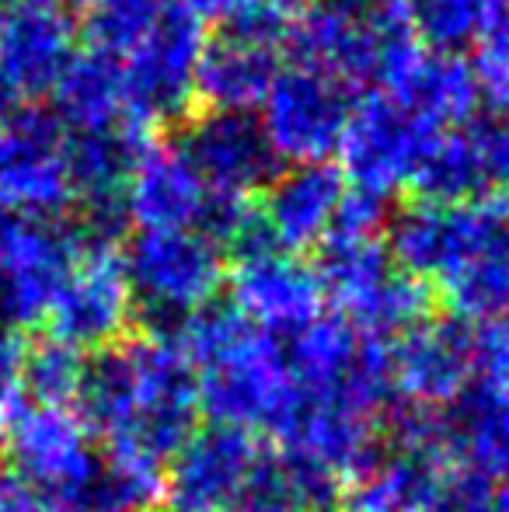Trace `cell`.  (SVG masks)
Listing matches in <instances>:
<instances>
[{
    "label": "cell",
    "instance_id": "14",
    "mask_svg": "<svg viewBox=\"0 0 509 512\" xmlns=\"http://www.w3.org/2000/svg\"><path fill=\"white\" fill-rule=\"evenodd\" d=\"M77 53V25L56 7L0 14V119L39 105Z\"/></svg>",
    "mask_w": 509,
    "mask_h": 512
},
{
    "label": "cell",
    "instance_id": "22",
    "mask_svg": "<svg viewBox=\"0 0 509 512\" xmlns=\"http://www.w3.org/2000/svg\"><path fill=\"white\" fill-rule=\"evenodd\" d=\"M279 77L276 46L224 32L206 42L196 74V98L206 102V112L255 115L265 102L272 81Z\"/></svg>",
    "mask_w": 509,
    "mask_h": 512
},
{
    "label": "cell",
    "instance_id": "15",
    "mask_svg": "<svg viewBox=\"0 0 509 512\" xmlns=\"http://www.w3.org/2000/svg\"><path fill=\"white\" fill-rule=\"evenodd\" d=\"M262 460L258 443L241 429L196 432L164 474V506L168 512H238Z\"/></svg>",
    "mask_w": 509,
    "mask_h": 512
},
{
    "label": "cell",
    "instance_id": "20",
    "mask_svg": "<svg viewBox=\"0 0 509 512\" xmlns=\"http://www.w3.org/2000/svg\"><path fill=\"white\" fill-rule=\"evenodd\" d=\"M346 199V182L332 164H290L276 171L265 185V199L258 206L265 241L286 255H300L318 248L335 227V216Z\"/></svg>",
    "mask_w": 509,
    "mask_h": 512
},
{
    "label": "cell",
    "instance_id": "13",
    "mask_svg": "<svg viewBox=\"0 0 509 512\" xmlns=\"http://www.w3.org/2000/svg\"><path fill=\"white\" fill-rule=\"evenodd\" d=\"M84 248L88 237L81 227L25 216L0 255V324L21 331L46 321L63 279Z\"/></svg>",
    "mask_w": 509,
    "mask_h": 512
},
{
    "label": "cell",
    "instance_id": "9",
    "mask_svg": "<svg viewBox=\"0 0 509 512\" xmlns=\"http://www.w3.org/2000/svg\"><path fill=\"white\" fill-rule=\"evenodd\" d=\"M353 112V91L311 67L279 70L265 102L258 105V129L279 164H325L339 150L342 129Z\"/></svg>",
    "mask_w": 509,
    "mask_h": 512
},
{
    "label": "cell",
    "instance_id": "3",
    "mask_svg": "<svg viewBox=\"0 0 509 512\" xmlns=\"http://www.w3.org/2000/svg\"><path fill=\"white\" fill-rule=\"evenodd\" d=\"M408 39L415 35L405 18L377 0H304L286 32L297 67L321 70L349 91L381 81L394 49Z\"/></svg>",
    "mask_w": 509,
    "mask_h": 512
},
{
    "label": "cell",
    "instance_id": "7",
    "mask_svg": "<svg viewBox=\"0 0 509 512\" xmlns=\"http://www.w3.org/2000/svg\"><path fill=\"white\" fill-rule=\"evenodd\" d=\"M133 307L154 321H185L224 283V248L203 230H136L123 255Z\"/></svg>",
    "mask_w": 509,
    "mask_h": 512
},
{
    "label": "cell",
    "instance_id": "19",
    "mask_svg": "<svg viewBox=\"0 0 509 512\" xmlns=\"http://www.w3.org/2000/svg\"><path fill=\"white\" fill-rule=\"evenodd\" d=\"M178 143L213 196L252 199L279 171V161L265 143L255 115L203 112Z\"/></svg>",
    "mask_w": 509,
    "mask_h": 512
},
{
    "label": "cell",
    "instance_id": "28",
    "mask_svg": "<svg viewBox=\"0 0 509 512\" xmlns=\"http://www.w3.org/2000/svg\"><path fill=\"white\" fill-rule=\"evenodd\" d=\"M429 304H433V300H429V286L394 265V272H387L374 290L363 293L356 304H349L342 310V321L360 338L394 342V338L405 335L408 328L426 321Z\"/></svg>",
    "mask_w": 509,
    "mask_h": 512
},
{
    "label": "cell",
    "instance_id": "39",
    "mask_svg": "<svg viewBox=\"0 0 509 512\" xmlns=\"http://www.w3.org/2000/svg\"><path fill=\"white\" fill-rule=\"evenodd\" d=\"M429 512H457V509H454V506H447V502H443L440 495H436V502H433V509H429Z\"/></svg>",
    "mask_w": 509,
    "mask_h": 512
},
{
    "label": "cell",
    "instance_id": "8",
    "mask_svg": "<svg viewBox=\"0 0 509 512\" xmlns=\"http://www.w3.org/2000/svg\"><path fill=\"white\" fill-rule=\"evenodd\" d=\"M0 206L60 220L74 206L70 129L53 108L32 105L0 119Z\"/></svg>",
    "mask_w": 509,
    "mask_h": 512
},
{
    "label": "cell",
    "instance_id": "5",
    "mask_svg": "<svg viewBox=\"0 0 509 512\" xmlns=\"http://www.w3.org/2000/svg\"><path fill=\"white\" fill-rule=\"evenodd\" d=\"M509 237V203L506 199H482V203H426L415 199L391 220L387 251L394 265L419 283H450L464 265H471L492 244Z\"/></svg>",
    "mask_w": 509,
    "mask_h": 512
},
{
    "label": "cell",
    "instance_id": "32",
    "mask_svg": "<svg viewBox=\"0 0 509 512\" xmlns=\"http://www.w3.org/2000/svg\"><path fill=\"white\" fill-rule=\"evenodd\" d=\"M171 0H88L84 14V32H88V49L123 60L129 49L157 25Z\"/></svg>",
    "mask_w": 509,
    "mask_h": 512
},
{
    "label": "cell",
    "instance_id": "2",
    "mask_svg": "<svg viewBox=\"0 0 509 512\" xmlns=\"http://www.w3.org/2000/svg\"><path fill=\"white\" fill-rule=\"evenodd\" d=\"M175 345L196 373L199 405L227 429L283 436L304 408L283 345L248 324L231 304H210L178 321Z\"/></svg>",
    "mask_w": 509,
    "mask_h": 512
},
{
    "label": "cell",
    "instance_id": "6",
    "mask_svg": "<svg viewBox=\"0 0 509 512\" xmlns=\"http://www.w3.org/2000/svg\"><path fill=\"white\" fill-rule=\"evenodd\" d=\"M436 140H440V129L422 122L384 91H370L360 102H353L349 122L342 129L339 150H335L342 161L339 175L346 189L387 203L401 189H412Z\"/></svg>",
    "mask_w": 509,
    "mask_h": 512
},
{
    "label": "cell",
    "instance_id": "17",
    "mask_svg": "<svg viewBox=\"0 0 509 512\" xmlns=\"http://www.w3.org/2000/svg\"><path fill=\"white\" fill-rule=\"evenodd\" d=\"M377 91L405 105L412 115L429 122L433 129H454L475 115L478 84L471 74V63L461 53L429 49L419 39H408L394 49V56L381 70Z\"/></svg>",
    "mask_w": 509,
    "mask_h": 512
},
{
    "label": "cell",
    "instance_id": "30",
    "mask_svg": "<svg viewBox=\"0 0 509 512\" xmlns=\"http://www.w3.org/2000/svg\"><path fill=\"white\" fill-rule=\"evenodd\" d=\"M447 307L457 321H496L509 314V237L492 244L485 255L464 265L450 283H443Z\"/></svg>",
    "mask_w": 509,
    "mask_h": 512
},
{
    "label": "cell",
    "instance_id": "35",
    "mask_svg": "<svg viewBox=\"0 0 509 512\" xmlns=\"http://www.w3.org/2000/svg\"><path fill=\"white\" fill-rule=\"evenodd\" d=\"M28 345L32 342L25 338V331L0 324V408L7 401L21 398V373H25Z\"/></svg>",
    "mask_w": 509,
    "mask_h": 512
},
{
    "label": "cell",
    "instance_id": "31",
    "mask_svg": "<svg viewBox=\"0 0 509 512\" xmlns=\"http://www.w3.org/2000/svg\"><path fill=\"white\" fill-rule=\"evenodd\" d=\"M84 366H88L84 352H77L67 342L46 338V342L28 345L25 373H21V398L46 408L74 405L84 380Z\"/></svg>",
    "mask_w": 509,
    "mask_h": 512
},
{
    "label": "cell",
    "instance_id": "25",
    "mask_svg": "<svg viewBox=\"0 0 509 512\" xmlns=\"http://www.w3.org/2000/svg\"><path fill=\"white\" fill-rule=\"evenodd\" d=\"M283 352L304 401H332L360 352V335L342 317L321 314L304 324Z\"/></svg>",
    "mask_w": 509,
    "mask_h": 512
},
{
    "label": "cell",
    "instance_id": "36",
    "mask_svg": "<svg viewBox=\"0 0 509 512\" xmlns=\"http://www.w3.org/2000/svg\"><path fill=\"white\" fill-rule=\"evenodd\" d=\"M0 512H42L35 492L14 474H0Z\"/></svg>",
    "mask_w": 509,
    "mask_h": 512
},
{
    "label": "cell",
    "instance_id": "4",
    "mask_svg": "<svg viewBox=\"0 0 509 512\" xmlns=\"http://www.w3.org/2000/svg\"><path fill=\"white\" fill-rule=\"evenodd\" d=\"M206 42L210 39L203 21L171 0L157 25L119 60L126 126L143 133L189 112L196 102V74Z\"/></svg>",
    "mask_w": 509,
    "mask_h": 512
},
{
    "label": "cell",
    "instance_id": "23",
    "mask_svg": "<svg viewBox=\"0 0 509 512\" xmlns=\"http://www.w3.org/2000/svg\"><path fill=\"white\" fill-rule=\"evenodd\" d=\"M447 457L426 450H394L374 457L346 495V512H429L440 495Z\"/></svg>",
    "mask_w": 509,
    "mask_h": 512
},
{
    "label": "cell",
    "instance_id": "21",
    "mask_svg": "<svg viewBox=\"0 0 509 512\" xmlns=\"http://www.w3.org/2000/svg\"><path fill=\"white\" fill-rule=\"evenodd\" d=\"M394 391L415 408L457 401L471 380V328L457 317L422 321L391 342Z\"/></svg>",
    "mask_w": 509,
    "mask_h": 512
},
{
    "label": "cell",
    "instance_id": "29",
    "mask_svg": "<svg viewBox=\"0 0 509 512\" xmlns=\"http://www.w3.org/2000/svg\"><path fill=\"white\" fill-rule=\"evenodd\" d=\"M506 0H405V25L422 46L461 53L475 46Z\"/></svg>",
    "mask_w": 509,
    "mask_h": 512
},
{
    "label": "cell",
    "instance_id": "10",
    "mask_svg": "<svg viewBox=\"0 0 509 512\" xmlns=\"http://www.w3.org/2000/svg\"><path fill=\"white\" fill-rule=\"evenodd\" d=\"M0 439L11 453L14 478L25 481L39 502L70 492L102 471L91 432L70 408L32 405L25 398L7 401L0 408Z\"/></svg>",
    "mask_w": 509,
    "mask_h": 512
},
{
    "label": "cell",
    "instance_id": "33",
    "mask_svg": "<svg viewBox=\"0 0 509 512\" xmlns=\"http://www.w3.org/2000/svg\"><path fill=\"white\" fill-rule=\"evenodd\" d=\"M471 74L478 98H485L496 115H509V4H503V11L478 35Z\"/></svg>",
    "mask_w": 509,
    "mask_h": 512
},
{
    "label": "cell",
    "instance_id": "16",
    "mask_svg": "<svg viewBox=\"0 0 509 512\" xmlns=\"http://www.w3.org/2000/svg\"><path fill=\"white\" fill-rule=\"evenodd\" d=\"M231 300V307L248 324L276 338L297 335L304 324L321 317L325 290L318 283V272L297 255L265 248L238 258V269L231 276Z\"/></svg>",
    "mask_w": 509,
    "mask_h": 512
},
{
    "label": "cell",
    "instance_id": "37",
    "mask_svg": "<svg viewBox=\"0 0 509 512\" xmlns=\"http://www.w3.org/2000/svg\"><path fill=\"white\" fill-rule=\"evenodd\" d=\"M60 0H0V14L4 11H28V7H56Z\"/></svg>",
    "mask_w": 509,
    "mask_h": 512
},
{
    "label": "cell",
    "instance_id": "26",
    "mask_svg": "<svg viewBox=\"0 0 509 512\" xmlns=\"http://www.w3.org/2000/svg\"><path fill=\"white\" fill-rule=\"evenodd\" d=\"M450 453H464L471 471L485 478L509 481V394L475 391L457 398L454 415L447 418Z\"/></svg>",
    "mask_w": 509,
    "mask_h": 512
},
{
    "label": "cell",
    "instance_id": "1",
    "mask_svg": "<svg viewBox=\"0 0 509 512\" xmlns=\"http://www.w3.org/2000/svg\"><path fill=\"white\" fill-rule=\"evenodd\" d=\"M74 415L105 439L109 460L168 471L196 436L199 387L171 335L116 342L84 366Z\"/></svg>",
    "mask_w": 509,
    "mask_h": 512
},
{
    "label": "cell",
    "instance_id": "18",
    "mask_svg": "<svg viewBox=\"0 0 509 512\" xmlns=\"http://www.w3.org/2000/svg\"><path fill=\"white\" fill-rule=\"evenodd\" d=\"M210 189L182 143L143 140L126 182V220L140 230H199Z\"/></svg>",
    "mask_w": 509,
    "mask_h": 512
},
{
    "label": "cell",
    "instance_id": "11",
    "mask_svg": "<svg viewBox=\"0 0 509 512\" xmlns=\"http://www.w3.org/2000/svg\"><path fill=\"white\" fill-rule=\"evenodd\" d=\"M415 192L426 203H482L509 192V115H471L443 129L426 164L415 175Z\"/></svg>",
    "mask_w": 509,
    "mask_h": 512
},
{
    "label": "cell",
    "instance_id": "38",
    "mask_svg": "<svg viewBox=\"0 0 509 512\" xmlns=\"http://www.w3.org/2000/svg\"><path fill=\"white\" fill-rule=\"evenodd\" d=\"M492 512H509V481H506V488L503 492L492 499Z\"/></svg>",
    "mask_w": 509,
    "mask_h": 512
},
{
    "label": "cell",
    "instance_id": "34",
    "mask_svg": "<svg viewBox=\"0 0 509 512\" xmlns=\"http://www.w3.org/2000/svg\"><path fill=\"white\" fill-rule=\"evenodd\" d=\"M471 380L482 391L509 394V317L482 321L471 331Z\"/></svg>",
    "mask_w": 509,
    "mask_h": 512
},
{
    "label": "cell",
    "instance_id": "12",
    "mask_svg": "<svg viewBox=\"0 0 509 512\" xmlns=\"http://www.w3.org/2000/svg\"><path fill=\"white\" fill-rule=\"evenodd\" d=\"M133 310L123 255L109 241H88L46 314L49 338L74 345L77 352H102L123 338Z\"/></svg>",
    "mask_w": 509,
    "mask_h": 512
},
{
    "label": "cell",
    "instance_id": "24",
    "mask_svg": "<svg viewBox=\"0 0 509 512\" xmlns=\"http://www.w3.org/2000/svg\"><path fill=\"white\" fill-rule=\"evenodd\" d=\"M53 112L70 133L126 126L123 119V70L119 60L98 49H77L60 84L53 88Z\"/></svg>",
    "mask_w": 509,
    "mask_h": 512
},
{
    "label": "cell",
    "instance_id": "27",
    "mask_svg": "<svg viewBox=\"0 0 509 512\" xmlns=\"http://www.w3.org/2000/svg\"><path fill=\"white\" fill-rule=\"evenodd\" d=\"M318 283L325 297H332L339 310L370 293L377 283L394 272V258L381 234H353V230H332L318 244Z\"/></svg>",
    "mask_w": 509,
    "mask_h": 512
}]
</instances>
